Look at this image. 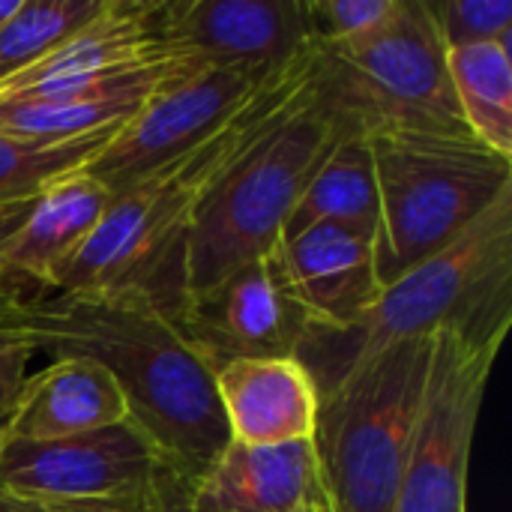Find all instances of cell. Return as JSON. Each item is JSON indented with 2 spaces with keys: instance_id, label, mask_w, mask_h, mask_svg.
Here are the masks:
<instances>
[{
  "instance_id": "cell-24",
  "label": "cell",
  "mask_w": 512,
  "mask_h": 512,
  "mask_svg": "<svg viewBox=\"0 0 512 512\" xmlns=\"http://www.w3.org/2000/svg\"><path fill=\"white\" fill-rule=\"evenodd\" d=\"M447 51L483 42L512 45V0H426Z\"/></svg>"
},
{
  "instance_id": "cell-10",
  "label": "cell",
  "mask_w": 512,
  "mask_h": 512,
  "mask_svg": "<svg viewBox=\"0 0 512 512\" xmlns=\"http://www.w3.org/2000/svg\"><path fill=\"white\" fill-rule=\"evenodd\" d=\"M501 345L456 333L435 336L417 435L393 512H468L471 447Z\"/></svg>"
},
{
  "instance_id": "cell-9",
  "label": "cell",
  "mask_w": 512,
  "mask_h": 512,
  "mask_svg": "<svg viewBox=\"0 0 512 512\" xmlns=\"http://www.w3.org/2000/svg\"><path fill=\"white\" fill-rule=\"evenodd\" d=\"M165 465L156 444L132 420L54 441L0 435V495L18 501L150 512Z\"/></svg>"
},
{
  "instance_id": "cell-22",
  "label": "cell",
  "mask_w": 512,
  "mask_h": 512,
  "mask_svg": "<svg viewBox=\"0 0 512 512\" xmlns=\"http://www.w3.org/2000/svg\"><path fill=\"white\" fill-rule=\"evenodd\" d=\"M102 6L105 0H21L15 15L0 24V87L48 57Z\"/></svg>"
},
{
  "instance_id": "cell-18",
  "label": "cell",
  "mask_w": 512,
  "mask_h": 512,
  "mask_svg": "<svg viewBox=\"0 0 512 512\" xmlns=\"http://www.w3.org/2000/svg\"><path fill=\"white\" fill-rule=\"evenodd\" d=\"M129 420L117 381L87 357H51L27 375L15 411L3 429L12 441H54Z\"/></svg>"
},
{
  "instance_id": "cell-19",
  "label": "cell",
  "mask_w": 512,
  "mask_h": 512,
  "mask_svg": "<svg viewBox=\"0 0 512 512\" xmlns=\"http://www.w3.org/2000/svg\"><path fill=\"white\" fill-rule=\"evenodd\" d=\"M144 60H159L147 33V0H105L93 21L63 39L36 66L6 81L0 99L84 84Z\"/></svg>"
},
{
  "instance_id": "cell-2",
  "label": "cell",
  "mask_w": 512,
  "mask_h": 512,
  "mask_svg": "<svg viewBox=\"0 0 512 512\" xmlns=\"http://www.w3.org/2000/svg\"><path fill=\"white\" fill-rule=\"evenodd\" d=\"M312 51L252 99L216 135L156 168L120 195H111L99 225L63 267L54 294L138 291L171 318L186 306L183 234L204 189L270 123L309 72Z\"/></svg>"
},
{
  "instance_id": "cell-26",
  "label": "cell",
  "mask_w": 512,
  "mask_h": 512,
  "mask_svg": "<svg viewBox=\"0 0 512 512\" xmlns=\"http://www.w3.org/2000/svg\"><path fill=\"white\" fill-rule=\"evenodd\" d=\"M33 354H36V345L21 330L0 321V435L15 411Z\"/></svg>"
},
{
  "instance_id": "cell-15",
  "label": "cell",
  "mask_w": 512,
  "mask_h": 512,
  "mask_svg": "<svg viewBox=\"0 0 512 512\" xmlns=\"http://www.w3.org/2000/svg\"><path fill=\"white\" fill-rule=\"evenodd\" d=\"M168 60H144L111 75L0 99V135L24 141H75L120 129L165 75Z\"/></svg>"
},
{
  "instance_id": "cell-28",
  "label": "cell",
  "mask_w": 512,
  "mask_h": 512,
  "mask_svg": "<svg viewBox=\"0 0 512 512\" xmlns=\"http://www.w3.org/2000/svg\"><path fill=\"white\" fill-rule=\"evenodd\" d=\"M30 207H33V198L12 201V204H0V255H3V249H6V243L15 237V231L21 228V222L27 219ZM3 291H24V288L6 285V282L0 279V294H3Z\"/></svg>"
},
{
  "instance_id": "cell-25",
  "label": "cell",
  "mask_w": 512,
  "mask_h": 512,
  "mask_svg": "<svg viewBox=\"0 0 512 512\" xmlns=\"http://www.w3.org/2000/svg\"><path fill=\"white\" fill-rule=\"evenodd\" d=\"M396 0H306V27L312 48L339 45L366 36L390 12Z\"/></svg>"
},
{
  "instance_id": "cell-12",
  "label": "cell",
  "mask_w": 512,
  "mask_h": 512,
  "mask_svg": "<svg viewBox=\"0 0 512 512\" xmlns=\"http://www.w3.org/2000/svg\"><path fill=\"white\" fill-rule=\"evenodd\" d=\"M213 366L249 357H297L309 321L288 294L273 258H258L189 300L177 318Z\"/></svg>"
},
{
  "instance_id": "cell-14",
  "label": "cell",
  "mask_w": 512,
  "mask_h": 512,
  "mask_svg": "<svg viewBox=\"0 0 512 512\" xmlns=\"http://www.w3.org/2000/svg\"><path fill=\"white\" fill-rule=\"evenodd\" d=\"M195 512H318L333 507L312 441L240 444L192 483Z\"/></svg>"
},
{
  "instance_id": "cell-6",
  "label": "cell",
  "mask_w": 512,
  "mask_h": 512,
  "mask_svg": "<svg viewBox=\"0 0 512 512\" xmlns=\"http://www.w3.org/2000/svg\"><path fill=\"white\" fill-rule=\"evenodd\" d=\"M369 147L378 180L381 288L450 246L512 186V159L474 135L381 132Z\"/></svg>"
},
{
  "instance_id": "cell-5",
  "label": "cell",
  "mask_w": 512,
  "mask_h": 512,
  "mask_svg": "<svg viewBox=\"0 0 512 512\" xmlns=\"http://www.w3.org/2000/svg\"><path fill=\"white\" fill-rule=\"evenodd\" d=\"M309 78L339 132L366 138L381 132L471 135L426 0H396L393 12L366 36L312 48Z\"/></svg>"
},
{
  "instance_id": "cell-23",
  "label": "cell",
  "mask_w": 512,
  "mask_h": 512,
  "mask_svg": "<svg viewBox=\"0 0 512 512\" xmlns=\"http://www.w3.org/2000/svg\"><path fill=\"white\" fill-rule=\"evenodd\" d=\"M123 129V126H120ZM99 132L75 141H24L0 135V204L36 198L45 183L87 168L90 159L120 132Z\"/></svg>"
},
{
  "instance_id": "cell-8",
  "label": "cell",
  "mask_w": 512,
  "mask_h": 512,
  "mask_svg": "<svg viewBox=\"0 0 512 512\" xmlns=\"http://www.w3.org/2000/svg\"><path fill=\"white\" fill-rule=\"evenodd\" d=\"M297 63L285 69H246L168 60L159 84L123 123V129L90 159L87 171L111 195L126 192L156 168L216 135Z\"/></svg>"
},
{
  "instance_id": "cell-29",
  "label": "cell",
  "mask_w": 512,
  "mask_h": 512,
  "mask_svg": "<svg viewBox=\"0 0 512 512\" xmlns=\"http://www.w3.org/2000/svg\"><path fill=\"white\" fill-rule=\"evenodd\" d=\"M0 512H111L93 510V507H57V504H36V501H18L0 495Z\"/></svg>"
},
{
  "instance_id": "cell-27",
  "label": "cell",
  "mask_w": 512,
  "mask_h": 512,
  "mask_svg": "<svg viewBox=\"0 0 512 512\" xmlns=\"http://www.w3.org/2000/svg\"><path fill=\"white\" fill-rule=\"evenodd\" d=\"M150 512H195L192 504V480L165 465L156 480V501Z\"/></svg>"
},
{
  "instance_id": "cell-11",
  "label": "cell",
  "mask_w": 512,
  "mask_h": 512,
  "mask_svg": "<svg viewBox=\"0 0 512 512\" xmlns=\"http://www.w3.org/2000/svg\"><path fill=\"white\" fill-rule=\"evenodd\" d=\"M153 54L189 66L285 69L312 51L306 0H147Z\"/></svg>"
},
{
  "instance_id": "cell-7",
  "label": "cell",
  "mask_w": 512,
  "mask_h": 512,
  "mask_svg": "<svg viewBox=\"0 0 512 512\" xmlns=\"http://www.w3.org/2000/svg\"><path fill=\"white\" fill-rule=\"evenodd\" d=\"M432 339L396 342L318 396L312 447L336 512H393L426 396Z\"/></svg>"
},
{
  "instance_id": "cell-30",
  "label": "cell",
  "mask_w": 512,
  "mask_h": 512,
  "mask_svg": "<svg viewBox=\"0 0 512 512\" xmlns=\"http://www.w3.org/2000/svg\"><path fill=\"white\" fill-rule=\"evenodd\" d=\"M24 294H33V291H3V294H0V309H6L12 300H18V297H24Z\"/></svg>"
},
{
  "instance_id": "cell-17",
  "label": "cell",
  "mask_w": 512,
  "mask_h": 512,
  "mask_svg": "<svg viewBox=\"0 0 512 512\" xmlns=\"http://www.w3.org/2000/svg\"><path fill=\"white\" fill-rule=\"evenodd\" d=\"M108 201L111 192L87 168L45 183L0 255V279L15 288L36 285V291L54 294L63 267L93 234Z\"/></svg>"
},
{
  "instance_id": "cell-20",
  "label": "cell",
  "mask_w": 512,
  "mask_h": 512,
  "mask_svg": "<svg viewBox=\"0 0 512 512\" xmlns=\"http://www.w3.org/2000/svg\"><path fill=\"white\" fill-rule=\"evenodd\" d=\"M321 222L351 225L378 237V180L366 135L336 132V141L294 204L282 237L300 234Z\"/></svg>"
},
{
  "instance_id": "cell-4",
  "label": "cell",
  "mask_w": 512,
  "mask_h": 512,
  "mask_svg": "<svg viewBox=\"0 0 512 512\" xmlns=\"http://www.w3.org/2000/svg\"><path fill=\"white\" fill-rule=\"evenodd\" d=\"M336 132L306 72L291 99L198 198L183 234L186 303L276 249Z\"/></svg>"
},
{
  "instance_id": "cell-16",
  "label": "cell",
  "mask_w": 512,
  "mask_h": 512,
  "mask_svg": "<svg viewBox=\"0 0 512 512\" xmlns=\"http://www.w3.org/2000/svg\"><path fill=\"white\" fill-rule=\"evenodd\" d=\"M216 399L228 438L240 444L312 441L318 387L297 357H249L216 366Z\"/></svg>"
},
{
  "instance_id": "cell-1",
  "label": "cell",
  "mask_w": 512,
  "mask_h": 512,
  "mask_svg": "<svg viewBox=\"0 0 512 512\" xmlns=\"http://www.w3.org/2000/svg\"><path fill=\"white\" fill-rule=\"evenodd\" d=\"M0 321L48 357L99 363L117 381L129 420L192 483L231 441L213 366L147 294H24L0 309Z\"/></svg>"
},
{
  "instance_id": "cell-13",
  "label": "cell",
  "mask_w": 512,
  "mask_h": 512,
  "mask_svg": "<svg viewBox=\"0 0 512 512\" xmlns=\"http://www.w3.org/2000/svg\"><path fill=\"white\" fill-rule=\"evenodd\" d=\"M270 258L309 330H351L381 294L375 234L351 225L321 222L282 237Z\"/></svg>"
},
{
  "instance_id": "cell-21",
  "label": "cell",
  "mask_w": 512,
  "mask_h": 512,
  "mask_svg": "<svg viewBox=\"0 0 512 512\" xmlns=\"http://www.w3.org/2000/svg\"><path fill=\"white\" fill-rule=\"evenodd\" d=\"M450 87L465 129L489 150L512 159V54L504 42L447 51Z\"/></svg>"
},
{
  "instance_id": "cell-31",
  "label": "cell",
  "mask_w": 512,
  "mask_h": 512,
  "mask_svg": "<svg viewBox=\"0 0 512 512\" xmlns=\"http://www.w3.org/2000/svg\"><path fill=\"white\" fill-rule=\"evenodd\" d=\"M318 512H336V510H333V507H327V510H318Z\"/></svg>"
},
{
  "instance_id": "cell-3",
  "label": "cell",
  "mask_w": 512,
  "mask_h": 512,
  "mask_svg": "<svg viewBox=\"0 0 512 512\" xmlns=\"http://www.w3.org/2000/svg\"><path fill=\"white\" fill-rule=\"evenodd\" d=\"M510 324L512 186L450 246L384 285L357 327L342 333L309 330L297 360L321 396L396 342L432 339L438 333L504 342Z\"/></svg>"
}]
</instances>
